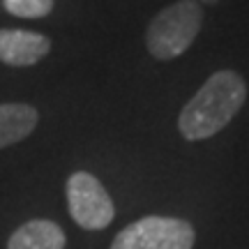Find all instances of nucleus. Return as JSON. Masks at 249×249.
Masks as SVG:
<instances>
[{"label": "nucleus", "mask_w": 249, "mask_h": 249, "mask_svg": "<svg viewBox=\"0 0 249 249\" xmlns=\"http://www.w3.org/2000/svg\"><path fill=\"white\" fill-rule=\"evenodd\" d=\"M245 99H247V83L238 71H214L180 111V134L187 141H205L219 134L245 107Z\"/></svg>", "instance_id": "nucleus-1"}, {"label": "nucleus", "mask_w": 249, "mask_h": 249, "mask_svg": "<svg viewBox=\"0 0 249 249\" xmlns=\"http://www.w3.org/2000/svg\"><path fill=\"white\" fill-rule=\"evenodd\" d=\"M203 26V5L198 0H178L157 12L148 23L145 46L152 58L173 60L194 44Z\"/></svg>", "instance_id": "nucleus-2"}, {"label": "nucleus", "mask_w": 249, "mask_h": 249, "mask_svg": "<svg viewBox=\"0 0 249 249\" xmlns=\"http://www.w3.org/2000/svg\"><path fill=\"white\" fill-rule=\"evenodd\" d=\"M196 231L189 222L150 214L124 226L113 238L111 249H192Z\"/></svg>", "instance_id": "nucleus-3"}, {"label": "nucleus", "mask_w": 249, "mask_h": 249, "mask_svg": "<svg viewBox=\"0 0 249 249\" xmlns=\"http://www.w3.org/2000/svg\"><path fill=\"white\" fill-rule=\"evenodd\" d=\"M70 217L86 231H102L116 217V208L104 185L88 171H76L67 178Z\"/></svg>", "instance_id": "nucleus-4"}, {"label": "nucleus", "mask_w": 249, "mask_h": 249, "mask_svg": "<svg viewBox=\"0 0 249 249\" xmlns=\"http://www.w3.org/2000/svg\"><path fill=\"white\" fill-rule=\"evenodd\" d=\"M51 51V42L46 35L18 28L0 30V62L9 67H30L37 65Z\"/></svg>", "instance_id": "nucleus-5"}, {"label": "nucleus", "mask_w": 249, "mask_h": 249, "mask_svg": "<svg viewBox=\"0 0 249 249\" xmlns=\"http://www.w3.org/2000/svg\"><path fill=\"white\" fill-rule=\"evenodd\" d=\"M7 249H65V233L51 219H33L9 235Z\"/></svg>", "instance_id": "nucleus-6"}, {"label": "nucleus", "mask_w": 249, "mask_h": 249, "mask_svg": "<svg viewBox=\"0 0 249 249\" xmlns=\"http://www.w3.org/2000/svg\"><path fill=\"white\" fill-rule=\"evenodd\" d=\"M39 123L37 108L21 102L0 104V148L23 141Z\"/></svg>", "instance_id": "nucleus-7"}, {"label": "nucleus", "mask_w": 249, "mask_h": 249, "mask_svg": "<svg viewBox=\"0 0 249 249\" xmlns=\"http://www.w3.org/2000/svg\"><path fill=\"white\" fill-rule=\"evenodd\" d=\"M9 14L21 18H42L53 9V0H2Z\"/></svg>", "instance_id": "nucleus-8"}, {"label": "nucleus", "mask_w": 249, "mask_h": 249, "mask_svg": "<svg viewBox=\"0 0 249 249\" xmlns=\"http://www.w3.org/2000/svg\"><path fill=\"white\" fill-rule=\"evenodd\" d=\"M198 2H201V5H217L219 0H198Z\"/></svg>", "instance_id": "nucleus-9"}]
</instances>
